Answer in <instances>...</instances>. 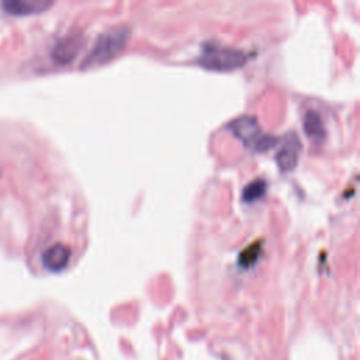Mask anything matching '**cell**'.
I'll list each match as a JSON object with an SVG mask.
<instances>
[{
	"label": "cell",
	"instance_id": "cell-1",
	"mask_svg": "<svg viewBox=\"0 0 360 360\" xmlns=\"http://www.w3.org/2000/svg\"><path fill=\"white\" fill-rule=\"evenodd\" d=\"M131 30L127 25H117L111 27L101 34H98L91 51L86 56L83 62V68L103 65L111 60L115 55L121 52V49L128 42Z\"/></svg>",
	"mask_w": 360,
	"mask_h": 360
},
{
	"label": "cell",
	"instance_id": "cell-2",
	"mask_svg": "<svg viewBox=\"0 0 360 360\" xmlns=\"http://www.w3.org/2000/svg\"><path fill=\"white\" fill-rule=\"evenodd\" d=\"M246 52L236 48L219 45L217 42H205L198 56V63L204 69L214 72H231L239 69L246 63Z\"/></svg>",
	"mask_w": 360,
	"mask_h": 360
},
{
	"label": "cell",
	"instance_id": "cell-3",
	"mask_svg": "<svg viewBox=\"0 0 360 360\" xmlns=\"http://www.w3.org/2000/svg\"><path fill=\"white\" fill-rule=\"evenodd\" d=\"M226 128L233 136H236L240 142H243L246 146L252 148L253 150L256 149L259 141L264 135L260 129L257 120L252 115H240L232 120Z\"/></svg>",
	"mask_w": 360,
	"mask_h": 360
},
{
	"label": "cell",
	"instance_id": "cell-4",
	"mask_svg": "<svg viewBox=\"0 0 360 360\" xmlns=\"http://www.w3.org/2000/svg\"><path fill=\"white\" fill-rule=\"evenodd\" d=\"M301 149V143L295 134H288L283 139V145L276 153V163L281 172H291L295 169L298 163V153Z\"/></svg>",
	"mask_w": 360,
	"mask_h": 360
},
{
	"label": "cell",
	"instance_id": "cell-5",
	"mask_svg": "<svg viewBox=\"0 0 360 360\" xmlns=\"http://www.w3.org/2000/svg\"><path fill=\"white\" fill-rule=\"evenodd\" d=\"M82 45H83V38L80 34L68 35L55 45V48L52 51V56L56 62H59L62 65L69 63L76 58Z\"/></svg>",
	"mask_w": 360,
	"mask_h": 360
},
{
	"label": "cell",
	"instance_id": "cell-6",
	"mask_svg": "<svg viewBox=\"0 0 360 360\" xmlns=\"http://www.w3.org/2000/svg\"><path fill=\"white\" fill-rule=\"evenodd\" d=\"M70 259V249L63 243H55L42 253V264L49 271L63 270Z\"/></svg>",
	"mask_w": 360,
	"mask_h": 360
},
{
	"label": "cell",
	"instance_id": "cell-7",
	"mask_svg": "<svg viewBox=\"0 0 360 360\" xmlns=\"http://www.w3.org/2000/svg\"><path fill=\"white\" fill-rule=\"evenodd\" d=\"M3 8L11 14L17 15H25V14H32V13H39L46 10L48 7L52 6L49 1H42V0H14V1H6L1 3Z\"/></svg>",
	"mask_w": 360,
	"mask_h": 360
},
{
	"label": "cell",
	"instance_id": "cell-8",
	"mask_svg": "<svg viewBox=\"0 0 360 360\" xmlns=\"http://www.w3.org/2000/svg\"><path fill=\"white\" fill-rule=\"evenodd\" d=\"M304 131L305 134L315 141H321L325 138V127L321 115L316 111H308L304 117Z\"/></svg>",
	"mask_w": 360,
	"mask_h": 360
},
{
	"label": "cell",
	"instance_id": "cell-9",
	"mask_svg": "<svg viewBox=\"0 0 360 360\" xmlns=\"http://www.w3.org/2000/svg\"><path fill=\"white\" fill-rule=\"evenodd\" d=\"M267 190V183L263 179H255L248 186H245L242 191V200L248 204H252L257 200H260Z\"/></svg>",
	"mask_w": 360,
	"mask_h": 360
},
{
	"label": "cell",
	"instance_id": "cell-10",
	"mask_svg": "<svg viewBox=\"0 0 360 360\" xmlns=\"http://www.w3.org/2000/svg\"><path fill=\"white\" fill-rule=\"evenodd\" d=\"M259 252H260V243H255L249 248H246L242 253H240V257H239V262L242 266L245 267H249L252 266L257 259H259Z\"/></svg>",
	"mask_w": 360,
	"mask_h": 360
}]
</instances>
